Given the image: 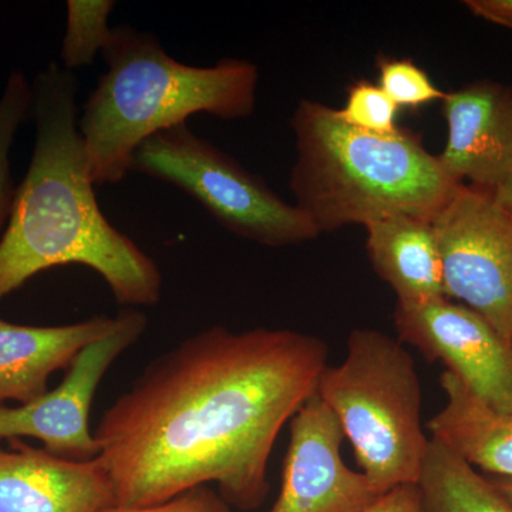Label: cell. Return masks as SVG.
<instances>
[{"label":"cell","mask_w":512,"mask_h":512,"mask_svg":"<svg viewBox=\"0 0 512 512\" xmlns=\"http://www.w3.org/2000/svg\"><path fill=\"white\" fill-rule=\"evenodd\" d=\"M441 103L448 128L441 165L458 183L494 194L512 180V86L478 80Z\"/></svg>","instance_id":"obj_11"},{"label":"cell","mask_w":512,"mask_h":512,"mask_svg":"<svg viewBox=\"0 0 512 512\" xmlns=\"http://www.w3.org/2000/svg\"><path fill=\"white\" fill-rule=\"evenodd\" d=\"M399 110L377 84L360 80L349 87L345 106L338 113L349 126L387 136L399 128L396 123Z\"/></svg>","instance_id":"obj_20"},{"label":"cell","mask_w":512,"mask_h":512,"mask_svg":"<svg viewBox=\"0 0 512 512\" xmlns=\"http://www.w3.org/2000/svg\"><path fill=\"white\" fill-rule=\"evenodd\" d=\"M101 55L107 72L77 120L94 185L123 181L147 138L192 114L231 121L254 113L259 70L249 60L190 66L168 55L154 33L128 25L113 29Z\"/></svg>","instance_id":"obj_3"},{"label":"cell","mask_w":512,"mask_h":512,"mask_svg":"<svg viewBox=\"0 0 512 512\" xmlns=\"http://www.w3.org/2000/svg\"><path fill=\"white\" fill-rule=\"evenodd\" d=\"M116 2L111 0H69L66 30H64L60 59L64 69L73 72L89 66L109 45L113 28L110 13Z\"/></svg>","instance_id":"obj_17"},{"label":"cell","mask_w":512,"mask_h":512,"mask_svg":"<svg viewBox=\"0 0 512 512\" xmlns=\"http://www.w3.org/2000/svg\"><path fill=\"white\" fill-rule=\"evenodd\" d=\"M131 171L174 185L200 202L222 227L256 244L291 247L320 235L296 205L195 134L188 123L147 138L134 153Z\"/></svg>","instance_id":"obj_6"},{"label":"cell","mask_w":512,"mask_h":512,"mask_svg":"<svg viewBox=\"0 0 512 512\" xmlns=\"http://www.w3.org/2000/svg\"><path fill=\"white\" fill-rule=\"evenodd\" d=\"M440 384L447 403L427 421L431 437L477 470L512 478V414L491 409L447 370Z\"/></svg>","instance_id":"obj_15"},{"label":"cell","mask_w":512,"mask_h":512,"mask_svg":"<svg viewBox=\"0 0 512 512\" xmlns=\"http://www.w3.org/2000/svg\"><path fill=\"white\" fill-rule=\"evenodd\" d=\"M373 269L396 293L397 303L446 298L439 245L431 221L389 217L365 225Z\"/></svg>","instance_id":"obj_14"},{"label":"cell","mask_w":512,"mask_h":512,"mask_svg":"<svg viewBox=\"0 0 512 512\" xmlns=\"http://www.w3.org/2000/svg\"><path fill=\"white\" fill-rule=\"evenodd\" d=\"M417 488L420 512H512L491 478L433 437Z\"/></svg>","instance_id":"obj_16"},{"label":"cell","mask_w":512,"mask_h":512,"mask_svg":"<svg viewBox=\"0 0 512 512\" xmlns=\"http://www.w3.org/2000/svg\"><path fill=\"white\" fill-rule=\"evenodd\" d=\"M379 83L377 86L387 94L399 109H419L421 106L443 101L446 92H441L421 67L409 59H383L377 62Z\"/></svg>","instance_id":"obj_19"},{"label":"cell","mask_w":512,"mask_h":512,"mask_svg":"<svg viewBox=\"0 0 512 512\" xmlns=\"http://www.w3.org/2000/svg\"><path fill=\"white\" fill-rule=\"evenodd\" d=\"M121 315L93 316L59 326H28L0 319V406L32 403L50 376L67 370L83 349L116 332Z\"/></svg>","instance_id":"obj_13"},{"label":"cell","mask_w":512,"mask_h":512,"mask_svg":"<svg viewBox=\"0 0 512 512\" xmlns=\"http://www.w3.org/2000/svg\"><path fill=\"white\" fill-rule=\"evenodd\" d=\"M116 332L80 352L56 389L23 406H0V443L23 437L39 440L57 457L86 461L99 456L89 417L107 370L147 329L143 312H121Z\"/></svg>","instance_id":"obj_8"},{"label":"cell","mask_w":512,"mask_h":512,"mask_svg":"<svg viewBox=\"0 0 512 512\" xmlns=\"http://www.w3.org/2000/svg\"><path fill=\"white\" fill-rule=\"evenodd\" d=\"M491 481L495 487L503 493L504 497L512 504V478L508 477H493Z\"/></svg>","instance_id":"obj_24"},{"label":"cell","mask_w":512,"mask_h":512,"mask_svg":"<svg viewBox=\"0 0 512 512\" xmlns=\"http://www.w3.org/2000/svg\"><path fill=\"white\" fill-rule=\"evenodd\" d=\"M495 200L500 204L508 205L512 204V180L508 181L507 184L503 185L500 190L494 192Z\"/></svg>","instance_id":"obj_25"},{"label":"cell","mask_w":512,"mask_h":512,"mask_svg":"<svg viewBox=\"0 0 512 512\" xmlns=\"http://www.w3.org/2000/svg\"><path fill=\"white\" fill-rule=\"evenodd\" d=\"M32 86L25 73L13 70L0 97V231L8 224L16 187L13 183L10 150L23 121L30 114Z\"/></svg>","instance_id":"obj_18"},{"label":"cell","mask_w":512,"mask_h":512,"mask_svg":"<svg viewBox=\"0 0 512 512\" xmlns=\"http://www.w3.org/2000/svg\"><path fill=\"white\" fill-rule=\"evenodd\" d=\"M464 5L477 18L512 30V0H466Z\"/></svg>","instance_id":"obj_23"},{"label":"cell","mask_w":512,"mask_h":512,"mask_svg":"<svg viewBox=\"0 0 512 512\" xmlns=\"http://www.w3.org/2000/svg\"><path fill=\"white\" fill-rule=\"evenodd\" d=\"M316 394L338 417L357 466L380 493L419 483L430 439L412 355L376 329H355L348 355L326 366Z\"/></svg>","instance_id":"obj_5"},{"label":"cell","mask_w":512,"mask_h":512,"mask_svg":"<svg viewBox=\"0 0 512 512\" xmlns=\"http://www.w3.org/2000/svg\"><path fill=\"white\" fill-rule=\"evenodd\" d=\"M328 356L308 333L212 326L157 357L94 430L116 505L215 484L229 507L258 510L279 433L316 392Z\"/></svg>","instance_id":"obj_1"},{"label":"cell","mask_w":512,"mask_h":512,"mask_svg":"<svg viewBox=\"0 0 512 512\" xmlns=\"http://www.w3.org/2000/svg\"><path fill=\"white\" fill-rule=\"evenodd\" d=\"M116 505L99 457H57L20 440L0 447V512H101Z\"/></svg>","instance_id":"obj_12"},{"label":"cell","mask_w":512,"mask_h":512,"mask_svg":"<svg viewBox=\"0 0 512 512\" xmlns=\"http://www.w3.org/2000/svg\"><path fill=\"white\" fill-rule=\"evenodd\" d=\"M30 86L35 147L0 239V302L40 272L79 264L106 281L119 305H157L160 268L97 202L77 126L76 76L52 62Z\"/></svg>","instance_id":"obj_2"},{"label":"cell","mask_w":512,"mask_h":512,"mask_svg":"<svg viewBox=\"0 0 512 512\" xmlns=\"http://www.w3.org/2000/svg\"><path fill=\"white\" fill-rule=\"evenodd\" d=\"M101 512H232L227 501L221 497L218 491L212 490L210 485L192 488L185 493L146 507H113Z\"/></svg>","instance_id":"obj_21"},{"label":"cell","mask_w":512,"mask_h":512,"mask_svg":"<svg viewBox=\"0 0 512 512\" xmlns=\"http://www.w3.org/2000/svg\"><path fill=\"white\" fill-rule=\"evenodd\" d=\"M393 319L400 343L443 363L491 409L512 414V345L487 320L447 298L397 303Z\"/></svg>","instance_id":"obj_9"},{"label":"cell","mask_w":512,"mask_h":512,"mask_svg":"<svg viewBox=\"0 0 512 512\" xmlns=\"http://www.w3.org/2000/svg\"><path fill=\"white\" fill-rule=\"evenodd\" d=\"M366 512H420L419 488L417 484L393 488Z\"/></svg>","instance_id":"obj_22"},{"label":"cell","mask_w":512,"mask_h":512,"mask_svg":"<svg viewBox=\"0 0 512 512\" xmlns=\"http://www.w3.org/2000/svg\"><path fill=\"white\" fill-rule=\"evenodd\" d=\"M505 207L508 208V210H510L511 214H512V204H508V205H505Z\"/></svg>","instance_id":"obj_26"},{"label":"cell","mask_w":512,"mask_h":512,"mask_svg":"<svg viewBox=\"0 0 512 512\" xmlns=\"http://www.w3.org/2000/svg\"><path fill=\"white\" fill-rule=\"evenodd\" d=\"M443 288L512 345V214L491 192L461 185L431 220Z\"/></svg>","instance_id":"obj_7"},{"label":"cell","mask_w":512,"mask_h":512,"mask_svg":"<svg viewBox=\"0 0 512 512\" xmlns=\"http://www.w3.org/2000/svg\"><path fill=\"white\" fill-rule=\"evenodd\" d=\"M281 491L269 512H366L383 497L346 466V439L335 413L313 393L289 421Z\"/></svg>","instance_id":"obj_10"},{"label":"cell","mask_w":512,"mask_h":512,"mask_svg":"<svg viewBox=\"0 0 512 512\" xmlns=\"http://www.w3.org/2000/svg\"><path fill=\"white\" fill-rule=\"evenodd\" d=\"M291 191L319 234L389 217L431 221L461 187L412 130L379 136L302 99L291 119Z\"/></svg>","instance_id":"obj_4"}]
</instances>
